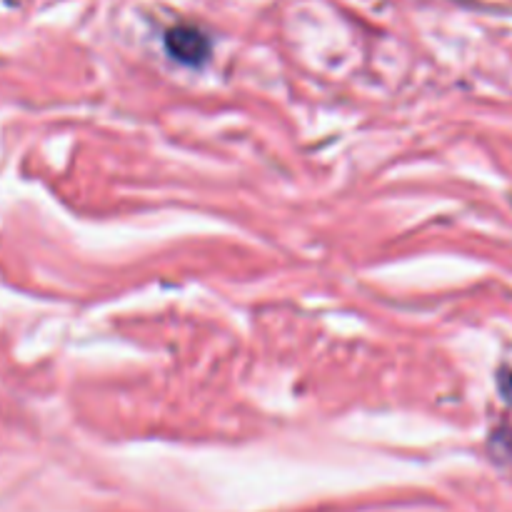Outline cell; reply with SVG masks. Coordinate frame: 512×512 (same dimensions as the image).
I'll return each instance as SVG.
<instances>
[{"label": "cell", "mask_w": 512, "mask_h": 512, "mask_svg": "<svg viewBox=\"0 0 512 512\" xmlns=\"http://www.w3.org/2000/svg\"><path fill=\"white\" fill-rule=\"evenodd\" d=\"M165 48L173 55L178 63L183 65H203L210 58V43L208 35L203 33L195 25H173V28L165 33Z\"/></svg>", "instance_id": "obj_1"}, {"label": "cell", "mask_w": 512, "mask_h": 512, "mask_svg": "<svg viewBox=\"0 0 512 512\" xmlns=\"http://www.w3.org/2000/svg\"><path fill=\"white\" fill-rule=\"evenodd\" d=\"M500 388H503V395L512 403V370L503 375V380H500Z\"/></svg>", "instance_id": "obj_2"}]
</instances>
